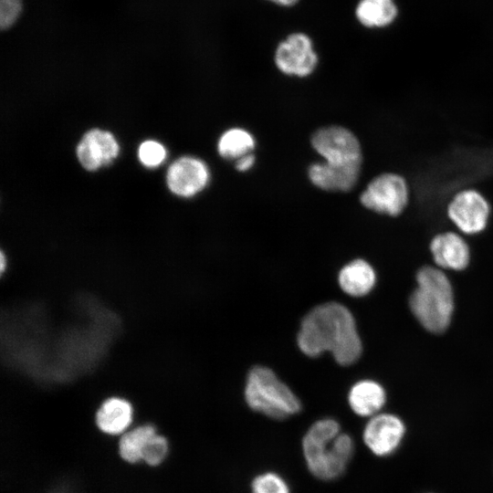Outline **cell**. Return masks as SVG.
Here are the masks:
<instances>
[{
    "label": "cell",
    "instance_id": "obj_17",
    "mask_svg": "<svg viewBox=\"0 0 493 493\" xmlns=\"http://www.w3.org/2000/svg\"><path fill=\"white\" fill-rule=\"evenodd\" d=\"M361 24L367 27H382L391 24L397 16L393 0H361L355 10Z\"/></svg>",
    "mask_w": 493,
    "mask_h": 493
},
{
    "label": "cell",
    "instance_id": "obj_14",
    "mask_svg": "<svg viewBox=\"0 0 493 493\" xmlns=\"http://www.w3.org/2000/svg\"><path fill=\"white\" fill-rule=\"evenodd\" d=\"M348 402L356 414L370 418L381 413L386 402V393L377 382L362 380L351 388Z\"/></svg>",
    "mask_w": 493,
    "mask_h": 493
},
{
    "label": "cell",
    "instance_id": "obj_4",
    "mask_svg": "<svg viewBox=\"0 0 493 493\" xmlns=\"http://www.w3.org/2000/svg\"><path fill=\"white\" fill-rule=\"evenodd\" d=\"M245 399L254 411L284 419L300 411L301 404L291 389L269 368L255 366L248 372Z\"/></svg>",
    "mask_w": 493,
    "mask_h": 493
},
{
    "label": "cell",
    "instance_id": "obj_1",
    "mask_svg": "<svg viewBox=\"0 0 493 493\" xmlns=\"http://www.w3.org/2000/svg\"><path fill=\"white\" fill-rule=\"evenodd\" d=\"M297 341L305 355L317 357L330 351L342 366L355 362L362 350L354 317L339 302L312 309L301 321Z\"/></svg>",
    "mask_w": 493,
    "mask_h": 493
},
{
    "label": "cell",
    "instance_id": "obj_22",
    "mask_svg": "<svg viewBox=\"0 0 493 493\" xmlns=\"http://www.w3.org/2000/svg\"><path fill=\"white\" fill-rule=\"evenodd\" d=\"M168 453V442L157 433L151 438L142 455V460L150 466H157L163 462Z\"/></svg>",
    "mask_w": 493,
    "mask_h": 493
},
{
    "label": "cell",
    "instance_id": "obj_23",
    "mask_svg": "<svg viewBox=\"0 0 493 493\" xmlns=\"http://www.w3.org/2000/svg\"><path fill=\"white\" fill-rule=\"evenodd\" d=\"M21 11V0H0V27L8 28Z\"/></svg>",
    "mask_w": 493,
    "mask_h": 493
},
{
    "label": "cell",
    "instance_id": "obj_12",
    "mask_svg": "<svg viewBox=\"0 0 493 493\" xmlns=\"http://www.w3.org/2000/svg\"><path fill=\"white\" fill-rule=\"evenodd\" d=\"M430 249L437 266L453 270H462L469 262V248L465 240L456 233L446 232L435 236Z\"/></svg>",
    "mask_w": 493,
    "mask_h": 493
},
{
    "label": "cell",
    "instance_id": "obj_10",
    "mask_svg": "<svg viewBox=\"0 0 493 493\" xmlns=\"http://www.w3.org/2000/svg\"><path fill=\"white\" fill-rule=\"evenodd\" d=\"M210 173L200 159L184 156L177 159L168 168L167 185L172 193L181 197H192L208 184Z\"/></svg>",
    "mask_w": 493,
    "mask_h": 493
},
{
    "label": "cell",
    "instance_id": "obj_24",
    "mask_svg": "<svg viewBox=\"0 0 493 493\" xmlns=\"http://www.w3.org/2000/svg\"><path fill=\"white\" fill-rule=\"evenodd\" d=\"M255 163V156L252 153H248L238 158L236 161V169L239 172L248 171Z\"/></svg>",
    "mask_w": 493,
    "mask_h": 493
},
{
    "label": "cell",
    "instance_id": "obj_5",
    "mask_svg": "<svg viewBox=\"0 0 493 493\" xmlns=\"http://www.w3.org/2000/svg\"><path fill=\"white\" fill-rule=\"evenodd\" d=\"M313 149L324 162L336 166H362V149L348 129L330 126L318 130L311 138Z\"/></svg>",
    "mask_w": 493,
    "mask_h": 493
},
{
    "label": "cell",
    "instance_id": "obj_19",
    "mask_svg": "<svg viewBox=\"0 0 493 493\" xmlns=\"http://www.w3.org/2000/svg\"><path fill=\"white\" fill-rule=\"evenodd\" d=\"M156 434L153 425H144L124 434L119 444L121 456L129 463L142 460V455L151 438Z\"/></svg>",
    "mask_w": 493,
    "mask_h": 493
},
{
    "label": "cell",
    "instance_id": "obj_11",
    "mask_svg": "<svg viewBox=\"0 0 493 493\" xmlns=\"http://www.w3.org/2000/svg\"><path fill=\"white\" fill-rule=\"evenodd\" d=\"M118 153L119 144L114 136L100 129L88 131L77 146L80 164L89 171L110 163Z\"/></svg>",
    "mask_w": 493,
    "mask_h": 493
},
{
    "label": "cell",
    "instance_id": "obj_13",
    "mask_svg": "<svg viewBox=\"0 0 493 493\" xmlns=\"http://www.w3.org/2000/svg\"><path fill=\"white\" fill-rule=\"evenodd\" d=\"M361 167L336 166L325 162L315 163L309 167L311 183L325 191L346 192L357 183Z\"/></svg>",
    "mask_w": 493,
    "mask_h": 493
},
{
    "label": "cell",
    "instance_id": "obj_9",
    "mask_svg": "<svg viewBox=\"0 0 493 493\" xmlns=\"http://www.w3.org/2000/svg\"><path fill=\"white\" fill-rule=\"evenodd\" d=\"M489 211L487 200L475 190L458 193L448 205L450 219L462 232L470 235L486 227Z\"/></svg>",
    "mask_w": 493,
    "mask_h": 493
},
{
    "label": "cell",
    "instance_id": "obj_16",
    "mask_svg": "<svg viewBox=\"0 0 493 493\" xmlns=\"http://www.w3.org/2000/svg\"><path fill=\"white\" fill-rule=\"evenodd\" d=\"M132 420V407L121 398L106 400L96 414L99 428L110 435H119L129 427Z\"/></svg>",
    "mask_w": 493,
    "mask_h": 493
},
{
    "label": "cell",
    "instance_id": "obj_7",
    "mask_svg": "<svg viewBox=\"0 0 493 493\" xmlns=\"http://www.w3.org/2000/svg\"><path fill=\"white\" fill-rule=\"evenodd\" d=\"M406 435V426L397 415L379 413L369 418L362 440L366 447L376 456L393 455L402 446Z\"/></svg>",
    "mask_w": 493,
    "mask_h": 493
},
{
    "label": "cell",
    "instance_id": "obj_21",
    "mask_svg": "<svg viewBox=\"0 0 493 493\" xmlns=\"http://www.w3.org/2000/svg\"><path fill=\"white\" fill-rule=\"evenodd\" d=\"M138 157L144 166L154 168L159 166L166 158V150L160 142L148 140L140 145Z\"/></svg>",
    "mask_w": 493,
    "mask_h": 493
},
{
    "label": "cell",
    "instance_id": "obj_26",
    "mask_svg": "<svg viewBox=\"0 0 493 493\" xmlns=\"http://www.w3.org/2000/svg\"><path fill=\"white\" fill-rule=\"evenodd\" d=\"M5 269V257H4V254L2 253L1 255V270L4 271Z\"/></svg>",
    "mask_w": 493,
    "mask_h": 493
},
{
    "label": "cell",
    "instance_id": "obj_20",
    "mask_svg": "<svg viewBox=\"0 0 493 493\" xmlns=\"http://www.w3.org/2000/svg\"><path fill=\"white\" fill-rule=\"evenodd\" d=\"M251 490L252 493H290L287 482L273 472L257 476L252 481Z\"/></svg>",
    "mask_w": 493,
    "mask_h": 493
},
{
    "label": "cell",
    "instance_id": "obj_15",
    "mask_svg": "<svg viewBox=\"0 0 493 493\" xmlns=\"http://www.w3.org/2000/svg\"><path fill=\"white\" fill-rule=\"evenodd\" d=\"M338 281L341 288L352 297L368 294L376 281L372 267L363 259H355L345 265L339 272Z\"/></svg>",
    "mask_w": 493,
    "mask_h": 493
},
{
    "label": "cell",
    "instance_id": "obj_6",
    "mask_svg": "<svg viewBox=\"0 0 493 493\" xmlns=\"http://www.w3.org/2000/svg\"><path fill=\"white\" fill-rule=\"evenodd\" d=\"M360 201L374 212L398 215L408 202L407 184L396 173H383L371 181L362 193Z\"/></svg>",
    "mask_w": 493,
    "mask_h": 493
},
{
    "label": "cell",
    "instance_id": "obj_8",
    "mask_svg": "<svg viewBox=\"0 0 493 493\" xmlns=\"http://www.w3.org/2000/svg\"><path fill=\"white\" fill-rule=\"evenodd\" d=\"M275 64L287 75L306 77L311 74L318 64L311 39L303 33L289 35L278 44Z\"/></svg>",
    "mask_w": 493,
    "mask_h": 493
},
{
    "label": "cell",
    "instance_id": "obj_2",
    "mask_svg": "<svg viewBox=\"0 0 493 493\" xmlns=\"http://www.w3.org/2000/svg\"><path fill=\"white\" fill-rule=\"evenodd\" d=\"M302 451L313 476L333 480L346 470L354 453V442L341 431L336 420L323 418L316 421L305 434Z\"/></svg>",
    "mask_w": 493,
    "mask_h": 493
},
{
    "label": "cell",
    "instance_id": "obj_18",
    "mask_svg": "<svg viewBox=\"0 0 493 493\" xmlns=\"http://www.w3.org/2000/svg\"><path fill=\"white\" fill-rule=\"evenodd\" d=\"M255 139L250 132L241 128H231L219 138L217 151L221 157L228 160L251 153L255 148Z\"/></svg>",
    "mask_w": 493,
    "mask_h": 493
},
{
    "label": "cell",
    "instance_id": "obj_3",
    "mask_svg": "<svg viewBox=\"0 0 493 493\" xmlns=\"http://www.w3.org/2000/svg\"><path fill=\"white\" fill-rule=\"evenodd\" d=\"M416 280L417 287L409 300L414 316L428 331L443 332L449 326L454 309L449 279L440 269L424 267Z\"/></svg>",
    "mask_w": 493,
    "mask_h": 493
},
{
    "label": "cell",
    "instance_id": "obj_25",
    "mask_svg": "<svg viewBox=\"0 0 493 493\" xmlns=\"http://www.w3.org/2000/svg\"><path fill=\"white\" fill-rule=\"evenodd\" d=\"M268 1H271L275 4L284 5V6L293 5L298 2V0H268Z\"/></svg>",
    "mask_w": 493,
    "mask_h": 493
}]
</instances>
